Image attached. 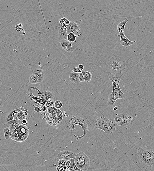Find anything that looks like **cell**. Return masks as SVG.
I'll return each instance as SVG.
<instances>
[{"label": "cell", "instance_id": "cell-1", "mask_svg": "<svg viewBox=\"0 0 154 171\" xmlns=\"http://www.w3.org/2000/svg\"><path fill=\"white\" fill-rule=\"evenodd\" d=\"M107 72L110 80L112 82L113 86V91L109 94L108 101L109 107H112L116 100L118 99H124L126 97V94L123 93L119 85L121 77L119 75L112 73L107 70Z\"/></svg>", "mask_w": 154, "mask_h": 171}, {"label": "cell", "instance_id": "cell-2", "mask_svg": "<svg viewBox=\"0 0 154 171\" xmlns=\"http://www.w3.org/2000/svg\"><path fill=\"white\" fill-rule=\"evenodd\" d=\"M126 65V62L123 57L114 56L109 58L106 66L114 74L120 75L125 70Z\"/></svg>", "mask_w": 154, "mask_h": 171}, {"label": "cell", "instance_id": "cell-3", "mask_svg": "<svg viewBox=\"0 0 154 171\" xmlns=\"http://www.w3.org/2000/svg\"><path fill=\"white\" fill-rule=\"evenodd\" d=\"M136 155L143 163L147 164L150 167L154 164V153L151 146L139 148Z\"/></svg>", "mask_w": 154, "mask_h": 171}, {"label": "cell", "instance_id": "cell-4", "mask_svg": "<svg viewBox=\"0 0 154 171\" xmlns=\"http://www.w3.org/2000/svg\"><path fill=\"white\" fill-rule=\"evenodd\" d=\"M76 125L81 126L84 131L83 135L81 137H77L75 135H73L75 137L77 138V140H78L79 139L82 138L86 135L88 133L89 127L84 119L78 116H73L71 118L68 122L67 127L71 132H76V130L74 128V126Z\"/></svg>", "mask_w": 154, "mask_h": 171}, {"label": "cell", "instance_id": "cell-5", "mask_svg": "<svg viewBox=\"0 0 154 171\" xmlns=\"http://www.w3.org/2000/svg\"><path fill=\"white\" fill-rule=\"evenodd\" d=\"M29 133V129L26 126L21 125L16 128L12 133L11 138L17 142H23L28 138Z\"/></svg>", "mask_w": 154, "mask_h": 171}, {"label": "cell", "instance_id": "cell-6", "mask_svg": "<svg viewBox=\"0 0 154 171\" xmlns=\"http://www.w3.org/2000/svg\"><path fill=\"white\" fill-rule=\"evenodd\" d=\"M20 111V109H19L11 110L7 114L5 117L2 120V122L3 124L9 127L10 125L14 123L16 121L17 118L15 120L14 116L16 113H18Z\"/></svg>", "mask_w": 154, "mask_h": 171}, {"label": "cell", "instance_id": "cell-7", "mask_svg": "<svg viewBox=\"0 0 154 171\" xmlns=\"http://www.w3.org/2000/svg\"><path fill=\"white\" fill-rule=\"evenodd\" d=\"M76 154L74 152L70 151H63L58 154V158L59 159H62L66 161L69 160L70 159H75Z\"/></svg>", "mask_w": 154, "mask_h": 171}, {"label": "cell", "instance_id": "cell-8", "mask_svg": "<svg viewBox=\"0 0 154 171\" xmlns=\"http://www.w3.org/2000/svg\"><path fill=\"white\" fill-rule=\"evenodd\" d=\"M33 90H36L38 92L39 95L38 97L40 99H53L54 98L55 93L54 91H46L45 92H41L39 89L36 87H31Z\"/></svg>", "mask_w": 154, "mask_h": 171}, {"label": "cell", "instance_id": "cell-9", "mask_svg": "<svg viewBox=\"0 0 154 171\" xmlns=\"http://www.w3.org/2000/svg\"><path fill=\"white\" fill-rule=\"evenodd\" d=\"M110 121L104 116H101L97 118L95 121V126L97 129H100L101 128L110 123Z\"/></svg>", "mask_w": 154, "mask_h": 171}, {"label": "cell", "instance_id": "cell-10", "mask_svg": "<svg viewBox=\"0 0 154 171\" xmlns=\"http://www.w3.org/2000/svg\"><path fill=\"white\" fill-rule=\"evenodd\" d=\"M59 45L61 48L67 52L71 53L74 50L72 47V45L68 40H62L59 43Z\"/></svg>", "mask_w": 154, "mask_h": 171}, {"label": "cell", "instance_id": "cell-11", "mask_svg": "<svg viewBox=\"0 0 154 171\" xmlns=\"http://www.w3.org/2000/svg\"><path fill=\"white\" fill-rule=\"evenodd\" d=\"M116 129L115 123L112 121L110 123L101 128L100 129L104 131L106 134L110 135L114 133Z\"/></svg>", "mask_w": 154, "mask_h": 171}, {"label": "cell", "instance_id": "cell-12", "mask_svg": "<svg viewBox=\"0 0 154 171\" xmlns=\"http://www.w3.org/2000/svg\"><path fill=\"white\" fill-rule=\"evenodd\" d=\"M128 21V20H125L120 23L117 25V29L119 33V34L117 36L120 37V39L125 38L126 37L124 34V30L125 26Z\"/></svg>", "mask_w": 154, "mask_h": 171}, {"label": "cell", "instance_id": "cell-13", "mask_svg": "<svg viewBox=\"0 0 154 171\" xmlns=\"http://www.w3.org/2000/svg\"><path fill=\"white\" fill-rule=\"evenodd\" d=\"M80 25L75 22L73 21L70 22V24L67 26V31L68 34L71 33L80 31Z\"/></svg>", "mask_w": 154, "mask_h": 171}, {"label": "cell", "instance_id": "cell-14", "mask_svg": "<svg viewBox=\"0 0 154 171\" xmlns=\"http://www.w3.org/2000/svg\"><path fill=\"white\" fill-rule=\"evenodd\" d=\"M77 167L82 171H87L90 166V161H80L74 160Z\"/></svg>", "mask_w": 154, "mask_h": 171}, {"label": "cell", "instance_id": "cell-15", "mask_svg": "<svg viewBox=\"0 0 154 171\" xmlns=\"http://www.w3.org/2000/svg\"><path fill=\"white\" fill-rule=\"evenodd\" d=\"M33 73L36 75L40 81V83L43 81L45 78L44 71L43 69L36 68L33 71Z\"/></svg>", "mask_w": 154, "mask_h": 171}, {"label": "cell", "instance_id": "cell-16", "mask_svg": "<svg viewBox=\"0 0 154 171\" xmlns=\"http://www.w3.org/2000/svg\"><path fill=\"white\" fill-rule=\"evenodd\" d=\"M80 73H78L71 71L70 72L69 79L72 83L75 84L79 83L80 82L79 79V75Z\"/></svg>", "mask_w": 154, "mask_h": 171}, {"label": "cell", "instance_id": "cell-17", "mask_svg": "<svg viewBox=\"0 0 154 171\" xmlns=\"http://www.w3.org/2000/svg\"><path fill=\"white\" fill-rule=\"evenodd\" d=\"M49 99H40L39 97L34 96L33 98V100L34 101V103L37 107L41 106H45L46 102Z\"/></svg>", "mask_w": 154, "mask_h": 171}, {"label": "cell", "instance_id": "cell-18", "mask_svg": "<svg viewBox=\"0 0 154 171\" xmlns=\"http://www.w3.org/2000/svg\"><path fill=\"white\" fill-rule=\"evenodd\" d=\"M75 160H77L80 161H90L89 159L85 153L83 152H80L78 154H76Z\"/></svg>", "mask_w": 154, "mask_h": 171}, {"label": "cell", "instance_id": "cell-19", "mask_svg": "<svg viewBox=\"0 0 154 171\" xmlns=\"http://www.w3.org/2000/svg\"><path fill=\"white\" fill-rule=\"evenodd\" d=\"M28 115V110L27 109H25L24 110H21L20 112L17 113L16 118L19 121H21L23 119H26Z\"/></svg>", "mask_w": 154, "mask_h": 171}, {"label": "cell", "instance_id": "cell-20", "mask_svg": "<svg viewBox=\"0 0 154 171\" xmlns=\"http://www.w3.org/2000/svg\"><path fill=\"white\" fill-rule=\"evenodd\" d=\"M58 31H59V39L61 40H62L65 39L68 40L67 37L68 34L66 30H61L60 29V26L58 28Z\"/></svg>", "mask_w": 154, "mask_h": 171}, {"label": "cell", "instance_id": "cell-21", "mask_svg": "<svg viewBox=\"0 0 154 171\" xmlns=\"http://www.w3.org/2000/svg\"><path fill=\"white\" fill-rule=\"evenodd\" d=\"M123 115L122 122L121 126H126L131 123V121L129 120L130 116L126 113H123Z\"/></svg>", "mask_w": 154, "mask_h": 171}, {"label": "cell", "instance_id": "cell-22", "mask_svg": "<svg viewBox=\"0 0 154 171\" xmlns=\"http://www.w3.org/2000/svg\"><path fill=\"white\" fill-rule=\"evenodd\" d=\"M82 33H81L80 34L78 35H75V34L73 33H71L68 34L67 40L70 43L71 42H76V38L82 35Z\"/></svg>", "mask_w": 154, "mask_h": 171}, {"label": "cell", "instance_id": "cell-23", "mask_svg": "<svg viewBox=\"0 0 154 171\" xmlns=\"http://www.w3.org/2000/svg\"><path fill=\"white\" fill-rule=\"evenodd\" d=\"M82 73L84 76L85 81V82L88 83L90 82L92 79V74L90 72L87 71H82Z\"/></svg>", "mask_w": 154, "mask_h": 171}, {"label": "cell", "instance_id": "cell-24", "mask_svg": "<svg viewBox=\"0 0 154 171\" xmlns=\"http://www.w3.org/2000/svg\"><path fill=\"white\" fill-rule=\"evenodd\" d=\"M29 81L30 83L33 84H37L40 83V81L37 76L33 73L30 77Z\"/></svg>", "mask_w": 154, "mask_h": 171}, {"label": "cell", "instance_id": "cell-25", "mask_svg": "<svg viewBox=\"0 0 154 171\" xmlns=\"http://www.w3.org/2000/svg\"><path fill=\"white\" fill-rule=\"evenodd\" d=\"M123 113H118L116 115V116L114 118V121L119 126H121V125L123 121Z\"/></svg>", "mask_w": 154, "mask_h": 171}, {"label": "cell", "instance_id": "cell-26", "mask_svg": "<svg viewBox=\"0 0 154 171\" xmlns=\"http://www.w3.org/2000/svg\"><path fill=\"white\" fill-rule=\"evenodd\" d=\"M69 160L71 161V165L70 168L67 171H82L81 169H80L78 167L75 163L74 160V159L71 158Z\"/></svg>", "mask_w": 154, "mask_h": 171}, {"label": "cell", "instance_id": "cell-27", "mask_svg": "<svg viewBox=\"0 0 154 171\" xmlns=\"http://www.w3.org/2000/svg\"><path fill=\"white\" fill-rule=\"evenodd\" d=\"M20 125L19 123L18 119L17 118L15 122L10 125L9 127L10 132L12 134L15 130V129L18 127V126H19Z\"/></svg>", "mask_w": 154, "mask_h": 171}, {"label": "cell", "instance_id": "cell-28", "mask_svg": "<svg viewBox=\"0 0 154 171\" xmlns=\"http://www.w3.org/2000/svg\"><path fill=\"white\" fill-rule=\"evenodd\" d=\"M44 116L43 118V119H45L46 122L51 121L54 118L57 117L56 115L50 114L48 112L44 113Z\"/></svg>", "mask_w": 154, "mask_h": 171}, {"label": "cell", "instance_id": "cell-29", "mask_svg": "<svg viewBox=\"0 0 154 171\" xmlns=\"http://www.w3.org/2000/svg\"><path fill=\"white\" fill-rule=\"evenodd\" d=\"M47 122L50 126L54 127L57 126L59 125V123H60V121H59L57 117H56L53 119L51 121H48Z\"/></svg>", "mask_w": 154, "mask_h": 171}, {"label": "cell", "instance_id": "cell-30", "mask_svg": "<svg viewBox=\"0 0 154 171\" xmlns=\"http://www.w3.org/2000/svg\"><path fill=\"white\" fill-rule=\"evenodd\" d=\"M4 133L5 139L8 140L12 135V133L10 132L9 128L6 127L4 129Z\"/></svg>", "mask_w": 154, "mask_h": 171}, {"label": "cell", "instance_id": "cell-31", "mask_svg": "<svg viewBox=\"0 0 154 171\" xmlns=\"http://www.w3.org/2000/svg\"><path fill=\"white\" fill-rule=\"evenodd\" d=\"M35 112H45L47 110V108L45 106L37 107L36 106L34 108Z\"/></svg>", "mask_w": 154, "mask_h": 171}, {"label": "cell", "instance_id": "cell-32", "mask_svg": "<svg viewBox=\"0 0 154 171\" xmlns=\"http://www.w3.org/2000/svg\"><path fill=\"white\" fill-rule=\"evenodd\" d=\"M33 89L31 87H29L28 90L26 91V96L30 100H33V98L34 97V94L32 92Z\"/></svg>", "mask_w": 154, "mask_h": 171}, {"label": "cell", "instance_id": "cell-33", "mask_svg": "<svg viewBox=\"0 0 154 171\" xmlns=\"http://www.w3.org/2000/svg\"><path fill=\"white\" fill-rule=\"evenodd\" d=\"M47 111L48 113L56 115L58 111V109L55 107L51 106L48 108Z\"/></svg>", "mask_w": 154, "mask_h": 171}, {"label": "cell", "instance_id": "cell-34", "mask_svg": "<svg viewBox=\"0 0 154 171\" xmlns=\"http://www.w3.org/2000/svg\"><path fill=\"white\" fill-rule=\"evenodd\" d=\"M56 116H57V118L60 121V122L62 121L63 117V113L60 109H58V111H57Z\"/></svg>", "mask_w": 154, "mask_h": 171}, {"label": "cell", "instance_id": "cell-35", "mask_svg": "<svg viewBox=\"0 0 154 171\" xmlns=\"http://www.w3.org/2000/svg\"><path fill=\"white\" fill-rule=\"evenodd\" d=\"M54 101L53 99L50 98V99H49V100H47L45 105V106H46L47 108H48L49 107L52 106L54 104Z\"/></svg>", "mask_w": 154, "mask_h": 171}, {"label": "cell", "instance_id": "cell-36", "mask_svg": "<svg viewBox=\"0 0 154 171\" xmlns=\"http://www.w3.org/2000/svg\"><path fill=\"white\" fill-rule=\"evenodd\" d=\"M54 106L57 109H60L62 108L63 104L59 100H57L54 103Z\"/></svg>", "mask_w": 154, "mask_h": 171}, {"label": "cell", "instance_id": "cell-37", "mask_svg": "<svg viewBox=\"0 0 154 171\" xmlns=\"http://www.w3.org/2000/svg\"><path fill=\"white\" fill-rule=\"evenodd\" d=\"M71 165V161L69 160L67 161L66 162L65 165V166H63V168L64 171H67L70 168Z\"/></svg>", "mask_w": 154, "mask_h": 171}, {"label": "cell", "instance_id": "cell-38", "mask_svg": "<svg viewBox=\"0 0 154 171\" xmlns=\"http://www.w3.org/2000/svg\"><path fill=\"white\" fill-rule=\"evenodd\" d=\"M66 162V161L65 160L60 159H59V160L58 162V165L61 167H63V166H65V165Z\"/></svg>", "mask_w": 154, "mask_h": 171}, {"label": "cell", "instance_id": "cell-39", "mask_svg": "<svg viewBox=\"0 0 154 171\" xmlns=\"http://www.w3.org/2000/svg\"><path fill=\"white\" fill-rule=\"evenodd\" d=\"M79 79L80 82H85V79L84 76L82 72L80 73V75H79Z\"/></svg>", "mask_w": 154, "mask_h": 171}, {"label": "cell", "instance_id": "cell-40", "mask_svg": "<svg viewBox=\"0 0 154 171\" xmlns=\"http://www.w3.org/2000/svg\"><path fill=\"white\" fill-rule=\"evenodd\" d=\"M67 20V19L65 17H63V18L60 19L59 20V23H60V25H63L64 24H65V21Z\"/></svg>", "mask_w": 154, "mask_h": 171}, {"label": "cell", "instance_id": "cell-41", "mask_svg": "<svg viewBox=\"0 0 154 171\" xmlns=\"http://www.w3.org/2000/svg\"><path fill=\"white\" fill-rule=\"evenodd\" d=\"M71 71L74 72H75L78 73H80L82 72V71H81V70H80L78 67H76V68H74V69Z\"/></svg>", "mask_w": 154, "mask_h": 171}, {"label": "cell", "instance_id": "cell-42", "mask_svg": "<svg viewBox=\"0 0 154 171\" xmlns=\"http://www.w3.org/2000/svg\"><path fill=\"white\" fill-rule=\"evenodd\" d=\"M56 169L58 171H64V170L63 168L62 167H61V166H59V165H58V166H57V167H56Z\"/></svg>", "mask_w": 154, "mask_h": 171}, {"label": "cell", "instance_id": "cell-43", "mask_svg": "<svg viewBox=\"0 0 154 171\" xmlns=\"http://www.w3.org/2000/svg\"><path fill=\"white\" fill-rule=\"evenodd\" d=\"M21 121L22 124L24 125H26L27 124V121L26 119H23V120H22Z\"/></svg>", "mask_w": 154, "mask_h": 171}, {"label": "cell", "instance_id": "cell-44", "mask_svg": "<svg viewBox=\"0 0 154 171\" xmlns=\"http://www.w3.org/2000/svg\"><path fill=\"white\" fill-rule=\"evenodd\" d=\"M78 68H79L80 70L82 71V70H83L84 68V67L83 65L80 64L79 65V66H78Z\"/></svg>", "mask_w": 154, "mask_h": 171}, {"label": "cell", "instance_id": "cell-45", "mask_svg": "<svg viewBox=\"0 0 154 171\" xmlns=\"http://www.w3.org/2000/svg\"><path fill=\"white\" fill-rule=\"evenodd\" d=\"M3 102H4L3 100L0 98V110L2 109V107H3Z\"/></svg>", "mask_w": 154, "mask_h": 171}, {"label": "cell", "instance_id": "cell-46", "mask_svg": "<svg viewBox=\"0 0 154 171\" xmlns=\"http://www.w3.org/2000/svg\"><path fill=\"white\" fill-rule=\"evenodd\" d=\"M129 120L130 121H131V122H134V121H135V119L132 117H130L129 118Z\"/></svg>", "mask_w": 154, "mask_h": 171}, {"label": "cell", "instance_id": "cell-47", "mask_svg": "<svg viewBox=\"0 0 154 171\" xmlns=\"http://www.w3.org/2000/svg\"><path fill=\"white\" fill-rule=\"evenodd\" d=\"M70 21H69L67 19L65 21V24L66 25H69V24H70Z\"/></svg>", "mask_w": 154, "mask_h": 171}, {"label": "cell", "instance_id": "cell-48", "mask_svg": "<svg viewBox=\"0 0 154 171\" xmlns=\"http://www.w3.org/2000/svg\"><path fill=\"white\" fill-rule=\"evenodd\" d=\"M118 109V107L117 106H115L114 108V111H116Z\"/></svg>", "mask_w": 154, "mask_h": 171}]
</instances>
